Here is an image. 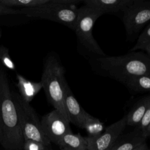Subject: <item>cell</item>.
Segmentation results:
<instances>
[{"label":"cell","mask_w":150,"mask_h":150,"mask_svg":"<svg viewBox=\"0 0 150 150\" xmlns=\"http://www.w3.org/2000/svg\"><path fill=\"white\" fill-rule=\"evenodd\" d=\"M0 61L7 69L12 71L15 70V64L10 57L9 50L3 45L0 46Z\"/></svg>","instance_id":"44dd1931"},{"label":"cell","mask_w":150,"mask_h":150,"mask_svg":"<svg viewBox=\"0 0 150 150\" xmlns=\"http://www.w3.org/2000/svg\"><path fill=\"white\" fill-rule=\"evenodd\" d=\"M143 136L147 139L150 134V105L147 107L144 115L136 126Z\"/></svg>","instance_id":"ffe728a7"},{"label":"cell","mask_w":150,"mask_h":150,"mask_svg":"<svg viewBox=\"0 0 150 150\" xmlns=\"http://www.w3.org/2000/svg\"><path fill=\"white\" fill-rule=\"evenodd\" d=\"M19 14L27 17L49 20L64 25L74 30L78 15L77 5H66L50 0V3L45 5L31 8L18 9Z\"/></svg>","instance_id":"5b68a950"},{"label":"cell","mask_w":150,"mask_h":150,"mask_svg":"<svg viewBox=\"0 0 150 150\" xmlns=\"http://www.w3.org/2000/svg\"><path fill=\"white\" fill-rule=\"evenodd\" d=\"M23 143L7 74L0 69V144L5 150H23Z\"/></svg>","instance_id":"7a4b0ae2"},{"label":"cell","mask_w":150,"mask_h":150,"mask_svg":"<svg viewBox=\"0 0 150 150\" xmlns=\"http://www.w3.org/2000/svg\"><path fill=\"white\" fill-rule=\"evenodd\" d=\"M46 146L40 142L33 140H25L23 146L24 150H42Z\"/></svg>","instance_id":"7402d4cb"},{"label":"cell","mask_w":150,"mask_h":150,"mask_svg":"<svg viewBox=\"0 0 150 150\" xmlns=\"http://www.w3.org/2000/svg\"><path fill=\"white\" fill-rule=\"evenodd\" d=\"M11 94L24 141L30 139L40 142L45 146L50 145L51 142L45 136L40 120L35 110L29 103L25 102L18 93L11 91Z\"/></svg>","instance_id":"8992f818"},{"label":"cell","mask_w":150,"mask_h":150,"mask_svg":"<svg viewBox=\"0 0 150 150\" xmlns=\"http://www.w3.org/2000/svg\"><path fill=\"white\" fill-rule=\"evenodd\" d=\"M15 14H19L18 9L7 7L0 4V16Z\"/></svg>","instance_id":"603a6c76"},{"label":"cell","mask_w":150,"mask_h":150,"mask_svg":"<svg viewBox=\"0 0 150 150\" xmlns=\"http://www.w3.org/2000/svg\"><path fill=\"white\" fill-rule=\"evenodd\" d=\"M150 105L149 96H144L135 103L129 111L126 114V125L136 127L144 115L147 107Z\"/></svg>","instance_id":"5bb4252c"},{"label":"cell","mask_w":150,"mask_h":150,"mask_svg":"<svg viewBox=\"0 0 150 150\" xmlns=\"http://www.w3.org/2000/svg\"><path fill=\"white\" fill-rule=\"evenodd\" d=\"M16 79L19 94L25 102L29 103L42 88V83L40 81L39 82L30 81L19 74H17Z\"/></svg>","instance_id":"4fadbf2b"},{"label":"cell","mask_w":150,"mask_h":150,"mask_svg":"<svg viewBox=\"0 0 150 150\" xmlns=\"http://www.w3.org/2000/svg\"><path fill=\"white\" fill-rule=\"evenodd\" d=\"M103 14L85 5L78 8L74 32L78 45L85 52L94 56H103L105 53L93 35V28L97 19Z\"/></svg>","instance_id":"277c9868"},{"label":"cell","mask_w":150,"mask_h":150,"mask_svg":"<svg viewBox=\"0 0 150 150\" xmlns=\"http://www.w3.org/2000/svg\"><path fill=\"white\" fill-rule=\"evenodd\" d=\"M64 105L69 122L81 129L84 124L92 117L80 105L68 84L66 88Z\"/></svg>","instance_id":"30bf717a"},{"label":"cell","mask_w":150,"mask_h":150,"mask_svg":"<svg viewBox=\"0 0 150 150\" xmlns=\"http://www.w3.org/2000/svg\"><path fill=\"white\" fill-rule=\"evenodd\" d=\"M42 150H52V149H51L49 147V146H46L44 149H43Z\"/></svg>","instance_id":"d4e9b609"},{"label":"cell","mask_w":150,"mask_h":150,"mask_svg":"<svg viewBox=\"0 0 150 150\" xmlns=\"http://www.w3.org/2000/svg\"><path fill=\"white\" fill-rule=\"evenodd\" d=\"M65 70L59 59L53 54L48 55L43 63L40 82L48 101L54 109L67 118L64 99L67 83ZM68 119V118H67Z\"/></svg>","instance_id":"3957f363"},{"label":"cell","mask_w":150,"mask_h":150,"mask_svg":"<svg viewBox=\"0 0 150 150\" xmlns=\"http://www.w3.org/2000/svg\"><path fill=\"white\" fill-rule=\"evenodd\" d=\"M132 0H84V5L105 13H118L131 3Z\"/></svg>","instance_id":"8fae6325"},{"label":"cell","mask_w":150,"mask_h":150,"mask_svg":"<svg viewBox=\"0 0 150 150\" xmlns=\"http://www.w3.org/2000/svg\"><path fill=\"white\" fill-rule=\"evenodd\" d=\"M89 61L95 73L122 84L132 76L150 74L149 56L143 52L116 56H94Z\"/></svg>","instance_id":"6da1fadb"},{"label":"cell","mask_w":150,"mask_h":150,"mask_svg":"<svg viewBox=\"0 0 150 150\" xmlns=\"http://www.w3.org/2000/svg\"><path fill=\"white\" fill-rule=\"evenodd\" d=\"M132 150H149V149L145 142H144L142 144L138 145V146H137Z\"/></svg>","instance_id":"cb8c5ba5"},{"label":"cell","mask_w":150,"mask_h":150,"mask_svg":"<svg viewBox=\"0 0 150 150\" xmlns=\"http://www.w3.org/2000/svg\"><path fill=\"white\" fill-rule=\"evenodd\" d=\"M121 19L127 38H134L149 23L150 2L132 0L121 12Z\"/></svg>","instance_id":"52a82bcc"},{"label":"cell","mask_w":150,"mask_h":150,"mask_svg":"<svg viewBox=\"0 0 150 150\" xmlns=\"http://www.w3.org/2000/svg\"><path fill=\"white\" fill-rule=\"evenodd\" d=\"M123 84L132 94L149 91L150 90V74L132 76Z\"/></svg>","instance_id":"2e32d148"},{"label":"cell","mask_w":150,"mask_h":150,"mask_svg":"<svg viewBox=\"0 0 150 150\" xmlns=\"http://www.w3.org/2000/svg\"><path fill=\"white\" fill-rule=\"evenodd\" d=\"M146 139L140 130L135 127L132 131L125 134L122 133L110 150H132L145 142Z\"/></svg>","instance_id":"7c38bea8"},{"label":"cell","mask_w":150,"mask_h":150,"mask_svg":"<svg viewBox=\"0 0 150 150\" xmlns=\"http://www.w3.org/2000/svg\"><path fill=\"white\" fill-rule=\"evenodd\" d=\"M1 32H0V38H1Z\"/></svg>","instance_id":"4316f807"},{"label":"cell","mask_w":150,"mask_h":150,"mask_svg":"<svg viewBox=\"0 0 150 150\" xmlns=\"http://www.w3.org/2000/svg\"><path fill=\"white\" fill-rule=\"evenodd\" d=\"M60 150H67V149H63V148H60Z\"/></svg>","instance_id":"484cf974"},{"label":"cell","mask_w":150,"mask_h":150,"mask_svg":"<svg viewBox=\"0 0 150 150\" xmlns=\"http://www.w3.org/2000/svg\"><path fill=\"white\" fill-rule=\"evenodd\" d=\"M60 148L67 150H87V141L86 137L71 131L64 134L56 144Z\"/></svg>","instance_id":"9a60e30c"},{"label":"cell","mask_w":150,"mask_h":150,"mask_svg":"<svg viewBox=\"0 0 150 150\" xmlns=\"http://www.w3.org/2000/svg\"><path fill=\"white\" fill-rule=\"evenodd\" d=\"M126 126V118L124 115L106 127L98 137L93 139L86 137L87 141V150H110Z\"/></svg>","instance_id":"9c48e42d"},{"label":"cell","mask_w":150,"mask_h":150,"mask_svg":"<svg viewBox=\"0 0 150 150\" xmlns=\"http://www.w3.org/2000/svg\"><path fill=\"white\" fill-rule=\"evenodd\" d=\"M105 126L98 118L92 116L83 125L82 129L86 131L88 138L93 139L102 134L105 129Z\"/></svg>","instance_id":"ac0fdd59"},{"label":"cell","mask_w":150,"mask_h":150,"mask_svg":"<svg viewBox=\"0 0 150 150\" xmlns=\"http://www.w3.org/2000/svg\"><path fill=\"white\" fill-rule=\"evenodd\" d=\"M142 50L148 55L150 54V24L148 23L139 34L135 44L129 50L130 52Z\"/></svg>","instance_id":"e0dca14e"},{"label":"cell","mask_w":150,"mask_h":150,"mask_svg":"<svg viewBox=\"0 0 150 150\" xmlns=\"http://www.w3.org/2000/svg\"><path fill=\"white\" fill-rule=\"evenodd\" d=\"M40 124L45 136L56 144L64 134L71 131L67 118L56 109L43 115Z\"/></svg>","instance_id":"ba28073f"},{"label":"cell","mask_w":150,"mask_h":150,"mask_svg":"<svg viewBox=\"0 0 150 150\" xmlns=\"http://www.w3.org/2000/svg\"><path fill=\"white\" fill-rule=\"evenodd\" d=\"M50 2V0H0V4L9 8H31L45 5Z\"/></svg>","instance_id":"d6986e66"}]
</instances>
